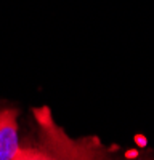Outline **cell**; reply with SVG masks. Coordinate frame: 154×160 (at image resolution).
<instances>
[{
	"mask_svg": "<svg viewBox=\"0 0 154 160\" xmlns=\"http://www.w3.org/2000/svg\"><path fill=\"white\" fill-rule=\"evenodd\" d=\"M34 128L11 160H116L114 149L98 136L74 138L48 108H34Z\"/></svg>",
	"mask_w": 154,
	"mask_h": 160,
	"instance_id": "cell-1",
	"label": "cell"
},
{
	"mask_svg": "<svg viewBox=\"0 0 154 160\" xmlns=\"http://www.w3.org/2000/svg\"><path fill=\"white\" fill-rule=\"evenodd\" d=\"M18 111L0 102V160H11L19 151Z\"/></svg>",
	"mask_w": 154,
	"mask_h": 160,
	"instance_id": "cell-2",
	"label": "cell"
},
{
	"mask_svg": "<svg viewBox=\"0 0 154 160\" xmlns=\"http://www.w3.org/2000/svg\"><path fill=\"white\" fill-rule=\"evenodd\" d=\"M140 160H154V158H140Z\"/></svg>",
	"mask_w": 154,
	"mask_h": 160,
	"instance_id": "cell-3",
	"label": "cell"
}]
</instances>
